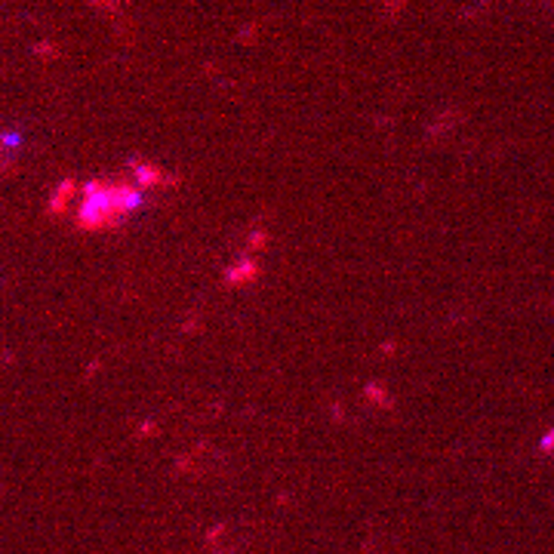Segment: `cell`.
<instances>
[{
	"label": "cell",
	"instance_id": "1",
	"mask_svg": "<svg viewBox=\"0 0 554 554\" xmlns=\"http://www.w3.org/2000/svg\"><path fill=\"white\" fill-rule=\"evenodd\" d=\"M123 216L120 210V197H117V185L105 182V179H92L86 185H80V204L74 210V219L80 228L96 231L105 225H114Z\"/></svg>",
	"mask_w": 554,
	"mask_h": 554
},
{
	"label": "cell",
	"instance_id": "2",
	"mask_svg": "<svg viewBox=\"0 0 554 554\" xmlns=\"http://www.w3.org/2000/svg\"><path fill=\"white\" fill-rule=\"evenodd\" d=\"M74 188H77V182L74 179H65V182H59L56 185V191H53V197H49V213L56 216V213H62L65 207H68V197L74 194Z\"/></svg>",
	"mask_w": 554,
	"mask_h": 554
},
{
	"label": "cell",
	"instance_id": "3",
	"mask_svg": "<svg viewBox=\"0 0 554 554\" xmlns=\"http://www.w3.org/2000/svg\"><path fill=\"white\" fill-rule=\"evenodd\" d=\"M117 197H120V210H123V216H127V213H133V210L142 204V191H139V185H133V182H120V185H117Z\"/></svg>",
	"mask_w": 554,
	"mask_h": 554
},
{
	"label": "cell",
	"instance_id": "4",
	"mask_svg": "<svg viewBox=\"0 0 554 554\" xmlns=\"http://www.w3.org/2000/svg\"><path fill=\"white\" fill-rule=\"evenodd\" d=\"M133 169H136V185H139V188H145V185H157V182L163 179V172H160L157 166L142 163V160H136V163H133Z\"/></svg>",
	"mask_w": 554,
	"mask_h": 554
},
{
	"label": "cell",
	"instance_id": "5",
	"mask_svg": "<svg viewBox=\"0 0 554 554\" xmlns=\"http://www.w3.org/2000/svg\"><path fill=\"white\" fill-rule=\"evenodd\" d=\"M253 274H256V262H253V259H246L243 265H237V268H231V271H228V281H234V284H237V281H246V277H253Z\"/></svg>",
	"mask_w": 554,
	"mask_h": 554
},
{
	"label": "cell",
	"instance_id": "6",
	"mask_svg": "<svg viewBox=\"0 0 554 554\" xmlns=\"http://www.w3.org/2000/svg\"><path fill=\"white\" fill-rule=\"evenodd\" d=\"M16 142H19V136H16L13 130H7V133H4V145L10 148V145H16Z\"/></svg>",
	"mask_w": 554,
	"mask_h": 554
},
{
	"label": "cell",
	"instance_id": "7",
	"mask_svg": "<svg viewBox=\"0 0 554 554\" xmlns=\"http://www.w3.org/2000/svg\"><path fill=\"white\" fill-rule=\"evenodd\" d=\"M262 243H265V234H262V231H256V234H253V246H262Z\"/></svg>",
	"mask_w": 554,
	"mask_h": 554
}]
</instances>
